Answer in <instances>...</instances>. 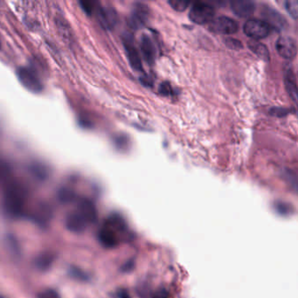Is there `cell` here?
<instances>
[{"label": "cell", "instance_id": "obj_8", "mask_svg": "<svg viewBox=\"0 0 298 298\" xmlns=\"http://www.w3.org/2000/svg\"><path fill=\"white\" fill-rule=\"evenodd\" d=\"M276 51L281 57L291 60L297 53V46L295 40L288 36H281L275 42Z\"/></svg>", "mask_w": 298, "mask_h": 298}, {"label": "cell", "instance_id": "obj_4", "mask_svg": "<svg viewBox=\"0 0 298 298\" xmlns=\"http://www.w3.org/2000/svg\"><path fill=\"white\" fill-rule=\"evenodd\" d=\"M16 74L20 83L22 84L27 90L33 93H40L43 90V84L40 78L29 68L25 67H20L18 68Z\"/></svg>", "mask_w": 298, "mask_h": 298}, {"label": "cell", "instance_id": "obj_16", "mask_svg": "<svg viewBox=\"0 0 298 298\" xmlns=\"http://www.w3.org/2000/svg\"><path fill=\"white\" fill-rule=\"evenodd\" d=\"M284 82L286 89L289 96L295 103L297 102V87L295 81V74L292 69H286L284 74Z\"/></svg>", "mask_w": 298, "mask_h": 298}, {"label": "cell", "instance_id": "obj_21", "mask_svg": "<svg viewBox=\"0 0 298 298\" xmlns=\"http://www.w3.org/2000/svg\"><path fill=\"white\" fill-rule=\"evenodd\" d=\"M159 93L164 96L171 95L172 94V88L170 86V84L167 83V82L161 84L160 87H159Z\"/></svg>", "mask_w": 298, "mask_h": 298}, {"label": "cell", "instance_id": "obj_15", "mask_svg": "<svg viewBox=\"0 0 298 298\" xmlns=\"http://www.w3.org/2000/svg\"><path fill=\"white\" fill-rule=\"evenodd\" d=\"M66 224L69 230L75 232V233L83 231L87 226V222L81 217V215L78 212H74L68 215Z\"/></svg>", "mask_w": 298, "mask_h": 298}, {"label": "cell", "instance_id": "obj_7", "mask_svg": "<svg viewBox=\"0 0 298 298\" xmlns=\"http://www.w3.org/2000/svg\"><path fill=\"white\" fill-rule=\"evenodd\" d=\"M150 11L146 5L142 3L136 4L128 20L129 26L134 30L140 29L141 27H144V24L146 23Z\"/></svg>", "mask_w": 298, "mask_h": 298}, {"label": "cell", "instance_id": "obj_14", "mask_svg": "<svg viewBox=\"0 0 298 298\" xmlns=\"http://www.w3.org/2000/svg\"><path fill=\"white\" fill-rule=\"evenodd\" d=\"M77 212L87 222V225L94 222L97 217L96 209L94 208V204L87 200H83L80 202Z\"/></svg>", "mask_w": 298, "mask_h": 298}, {"label": "cell", "instance_id": "obj_12", "mask_svg": "<svg viewBox=\"0 0 298 298\" xmlns=\"http://www.w3.org/2000/svg\"><path fill=\"white\" fill-rule=\"evenodd\" d=\"M262 15L264 16L265 22L268 24L270 28L273 27L276 28V29L278 28L280 30H283L285 26L287 25V22H286L284 18L282 17L281 14L277 13L274 9H272V8H267L262 13Z\"/></svg>", "mask_w": 298, "mask_h": 298}, {"label": "cell", "instance_id": "obj_20", "mask_svg": "<svg viewBox=\"0 0 298 298\" xmlns=\"http://www.w3.org/2000/svg\"><path fill=\"white\" fill-rule=\"evenodd\" d=\"M226 45L228 46L229 48L232 49H235V50H239L242 47V44L241 41L238 40H235L234 38H228L226 40Z\"/></svg>", "mask_w": 298, "mask_h": 298}, {"label": "cell", "instance_id": "obj_23", "mask_svg": "<svg viewBox=\"0 0 298 298\" xmlns=\"http://www.w3.org/2000/svg\"><path fill=\"white\" fill-rule=\"evenodd\" d=\"M269 113L275 117H282V116L287 114L288 111H286L285 109H281V108H275V109H272Z\"/></svg>", "mask_w": 298, "mask_h": 298}, {"label": "cell", "instance_id": "obj_24", "mask_svg": "<svg viewBox=\"0 0 298 298\" xmlns=\"http://www.w3.org/2000/svg\"><path fill=\"white\" fill-rule=\"evenodd\" d=\"M41 298H60V296L54 290L48 289L47 291L44 292Z\"/></svg>", "mask_w": 298, "mask_h": 298}, {"label": "cell", "instance_id": "obj_9", "mask_svg": "<svg viewBox=\"0 0 298 298\" xmlns=\"http://www.w3.org/2000/svg\"><path fill=\"white\" fill-rule=\"evenodd\" d=\"M98 20L104 29H112L118 22V15L111 7H100L97 12Z\"/></svg>", "mask_w": 298, "mask_h": 298}, {"label": "cell", "instance_id": "obj_1", "mask_svg": "<svg viewBox=\"0 0 298 298\" xmlns=\"http://www.w3.org/2000/svg\"><path fill=\"white\" fill-rule=\"evenodd\" d=\"M26 194L22 187L18 184H11L5 192L4 205L7 213L14 216L20 215L23 211Z\"/></svg>", "mask_w": 298, "mask_h": 298}, {"label": "cell", "instance_id": "obj_17", "mask_svg": "<svg viewBox=\"0 0 298 298\" xmlns=\"http://www.w3.org/2000/svg\"><path fill=\"white\" fill-rule=\"evenodd\" d=\"M248 47L258 57L261 58L262 60H269V53H268V48L263 44L259 43L257 41L253 40L248 43Z\"/></svg>", "mask_w": 298, "mask_h": 298}, {"label": "cell", "instance_id": "obj_11", "mask_svg": "<svg viewBox=\"0 0 298 298\" xmlns=\"http://www.w3.org/2000/svg\"><path fill=\"white\" fill-rule=\"evenodd\" d=\"M124 47L127 52L128 59L130 60L131 67L134 68L135 70H143V66H142V61H141L139 54L136 49V47L133 44V40L131 37L128 36L124 39Z\"/></svg>", "mask_w": 298, "mask_h": 298}, {"label": "cell", "instance_id": "obj_10", "mask_svg": "<svg viewBox=\"0 0 298 298\" xmlns=\"http://www.w3.org/2000/svg\"><path fill=\"white\" fill-rule=\"evenodd\" d=\"M231 9L238 17H249L255 12V4L249 0H233Z\"/></svg>", "mask_w": 298, "mask_h": 298}, {"label": "cell", "instance_id": "obj_3", "mask_svg": "<svg viewBox=\"0 0 298 298\" xmlns=\"http://www.w3.org/2000/svg\"><path fill=\"white\" fill-rule=\"evenodd\" d=\"M189 17L193 23L198 25L210 23L215 17V9L209 4L195 2L191 8Z\"/></svg>", "mask_w": 298, "mask_h": 298}, {"label": "cell", "instance_id": "obj_22", "mask_svg": "<svg viewBox=\"0 0 298 298\" xmlns=\"http://www.w3.org/2000/svg\"><path fill=\"white\" fill-rule=\"evenodd\" d=\"M80 7L83 9L84 12L87 14H91L94 11V3L93 2H88V1H83V2H80Z\"/></svg>", "mask_w": 298, "mask_h": 298}, {"label": "cell", "instance_id": "obj_18", "mask_svg": "<svg viewBox=\"0 0 298 298\" xmlns=\"http://www.w3.org/2000/svg\"><path fill=\"white\" fill-rule=\"evenodd\" d=\"M285 9L288 12V14L293 19L296 20L298 17V2L296 0H288L285 1Z\"/></svg>", "mask_w": 298, "mask_h": 298}, {"label": "cell", "instance_id": "obj_13", "mask_svg": "<svg viewBox=\"0 0 298 298\" xmlns=\"http://www.w3.org/2000/svg\"><path fill=\"white\" fill-rule=\"evenodd\" d=\"M141 51L144 56V60L148 64L153 63L156 56V50H155L154 44L152 42L151 38L146 34L142 36L141 39Z\"/></svg>", "mask_w": 298, "mask_h": 298}, {"label": "cell", "instance_id": "obj_6", "mask_svg": "<svg viewBox=\"0 0 298 298\" xmlns=\"http://www.w3.org/2000/svg\"><path fill=\"white\" fill-rule=\"evenodd\" d=\"M209 28L212 32L216 34L229 35V34H235L238 31L239 25L231 18L221 16L212 20Z\"/></svg>", "mask_w": 298, "mask_h": 298}, {"label": "cell", "instance_id": "obj_5", "mask_svg": "<svg viewBox=\"0 0 298 298\" xmlns=\"http://www.w3.org/2000/svg\"><path fill=\"white\" fill-rule=\"evenodd\" d=\"M270 27L265 22L264 20L257 19H250L244 24L245 34L253 40H261L266 38L270 33Z\"/></svg>", "mask_w": 298, "mask_h": 298}, {"label": "cell", "instance_id": "obj_25", "mask_svg": "<svg viewBox=\"0 0 298 298\" xmlns=\"http://www.w3.org/2000/svg\"><path fill=\"white\" fill-rule=\"evenodd\" d=\"M156 298H168L166 293H159L158 296Z\"/></svg>", "mask_w": 298, "mask_h": 298}, {"label": "cell", "instance_id": "obj_2", "mask_svg": "<svg viewBox=\"0 0 298 298\" xmlns=\"http://www.w3.org/2000/svg\"><path fill=\"white\" fill-rule=\"evenodd\" d=\"M124 221L115 216L107 221V223L99 231V240L106 248H114L119 242L118 232L124 231Z\"/></svg>", "mask_w": 298, "mask_h": 298}, {"label": "cell", "instance_id": "obj_19", "mask_svg": "<svg viewBox=\"0 0 298 298\" xmlns=\"http://www.w3.org/2000/svg\"><path fill=\"white\" fill-rule=\"evenodd\" d=\"M168 3L172 9H174L177 12H184L189 6V2L184 0H171Z\"/></svg>", "mask_w": 298, "mask_h": 298}]
</instances>
